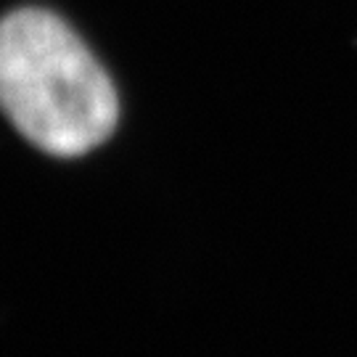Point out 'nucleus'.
<instances>
[{
    "label": "nucleus",
    "mask_w": 357,
    "mask_h": 357,
    "mask_svg": "<svg viewBox=\"0 0 357 357\" xmlns=\"http://www.w3.org/2000/svg\"><path fill=\"white\" fill-rule=\"evenodd\" d=\"M0 112L40 151L79 156L114 132L119 101L75 29L26 6L0 19Z\"/></svg>",
    "instance_id": "nucleus-1"
}]
</instances>
